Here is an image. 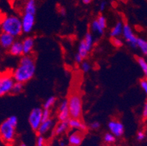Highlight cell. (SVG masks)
<instances>
[{
	"label": "cell",
	"instance_id": "obj_1",
	"mask_svg": "<svg viewBox=\"0 0 147 146\" xmlns=\"http://www.w3.org/2000/svg\"><path fill=\"white\" fill-rule=\"evenodd\" d=\"M35 60L32 55H23L19 64L12 73L16 82L26 83L32 80L35 74Z\"/></svg>",
	"mask_w": 147,
	"mask_h": 146
},
{
	"label": "cell",
	"instance_id": "obj_2",
	"mask_svg": "<svg viewBox=\"0 0 147 146\" xmlns=\"http://www.w3.org/2000/svg\"><path fill=\"white\" fill-rule=\"evenodd\" d=\"M0 28L2 32L10 34L15 38L21 36L23 33L21 18L14 15L5 17L0 24Z\"/></svg>",
	"mask_w": 147,
	"mask_h": 146
},
{
	"label": "cell",
	"instance_id": "obj_3",
	"mask_svg": "<svg viewBox=\"0 0 147 146\" xmlns=\"http://www.w3.org/2000/svg\"><path fill=\"white\" fill-rule=\"evenodd\" d=\"M16 128L9 124L7 120L0 124V140L7 145H12L15 142Z\"/></svg>",
	"mask_w": 147,
	"mask_h": 146
},
{
	"label": "cell",
	"instance_id": "obj_4",
	"mask_svg": "<svg viewBox=\"0 0 147 146\" xmlns=\"http://www.w3.org/2000/svg\"><path fill=\"white\" fill-rule=\"evenodd\" d=\"M68 100V109L70 118H81L83 112V102L78 94H73Z\"/></svg>",
	"mask_w": 147,
	"mask_h": 146
},
{
	"label": "cell",
	"instance_id": "obj_5",
	"mask_svg": "<svg viewBox=\"0 0 147 146\" xmlns=\"http://www.w3.org/2000/svg\"><path fill=\"white\" fill-rule=\"evenodd\" d=\"M15 82L12 74H0V97L11 94Z\"/></svg>",
	"mask_w": 147,
	"mask_h": 146
},
{
	"label": "cell",
	"instance_id": "obj_6",
	"mask_svg": "<svg viewBox=\"0 0 147 146\" xmlns=\"http://www.w3.org/2000/svg\"><path fill=\"white\" fill-rule=\"evenodd\" d=\"M42 109L40 108H34L31 110L29 113V124L30 125L31 129L34 132H37L41 123L42 122Z\"/></svg>",
	"mask_w": 147,
	"mask_h": 146
},
{
	"label": "cell",
	"instance_id": "obj_7",
	"mask_svg": "<svg viewBox=\"0 0 147 146\" xmlns=\"http://www.w3.org/2000/svg\"><path fill=\"white\" fill-rule=\"evenodd\" d=\"M124 39L130 45L131 48H137L138 37L135 34L133 29L128 24H125L123 26L122 34Z\"/></svg>",
	"mask_w": 147,
	"mask_h": 146
},
{
	"label": "cell",
	"instance_id": "obj_8",
	"mask_svg": "<svg viewBox=\"0 0 147 146\" xmlns=\"http://www.w3.org/2000/svg\"><path fill=\"white\" fill-rule=\"evenodd\" d=\"M23 33L29 34L33 30L35 24V15L24 13L21 18Z\"/></svg>",
	"mask_w": 147,
	"mask_h": 146
},
{
	"label": "cell",
	"instance_id": "obj_9",
	"mask_svg": "<svg viewBox=\"0 0 147 146\" xmlns=\"http://www.w3.org/2000/svg\"><path fill=\"white\" fill-rule=\"evenodd\" d=\"M109 132L113 134L116 137H120L125 133V126L119 120L113 119L108 124Z\"/></svg>",
	"mask_w": 147,
	"mask_h": 146
},
{
	"label": "cell",
	"instance_id": "obj_10",
	"mask_svg": "<svg viewBox=\"0 0 147 146\" xmlns=\"http://www.w3.org/2000/svg\"><path fill=\"white\" fill-rule=\"evenodd\" d=\"M84 132L78 130H74L68 135V145L69 146H80L84 139Z\"/></svg>",
	"mask_w": 147,
	"mask_h": 146
},
{
	"label": "cell",
	"instance_id": "obj_11",
	"mask_svg": "<svg viewBox=\"0 0 147 146\" xmlns=\"http://www.w3.org/2000/svg\"><path fill=\"white\" fill-rule=\"evenodd\" d=\"M57 118L59 121H67L69 118V112L68 109V100L65 99L61 102L58 108Z\"/></svg>",
	"mask_w": 147,
	"mask_h": 146
},
{
	"label": "cell",
	"instance_id": "obj_12",
	"mask_svg": "<svg viewBox=\"0 0 147 146\" xmlns=\"http://www.w3.org/2000/svg\"><path fill=\"white\" fill-rule=\"evenodd\" d=\"M16 38L9 34H7L5 32L0 33V46L2 49L8 50L10 47L13 45L15 42Z\"/></svg>",
	"mask_w": 147,
	"mask_h": 146
},
{
	"label": "cell",
	"instance_id": "obj_13",
	"mask_svg": "<svg viewBox=\"0 0 147 146\" xmlns=\"http://www.w3.org/2000/svg\"><path fill=\"white\" fill-rule=\"evenodd\" d=\"M69 128L73 129L74 130L81 131L83 132H85V131L87 130L88 126L84 122H83L81 118H69L67 120Z\"/></svg>",
	"mask_w": 147,
	"mask_h": 146
},
{
	"label": "cell",
	"instance_id": "obj_14",
	"mask_svg": "<svg viewBox=\"0 0 147 146\" xmlns=\"http://www.w3.org/2000/svg\"><path fill=\"white\" fill-rule=\"evenodd\" d=\"M21 42L24 55H31L34 47V39L32 37H27Z\"/></svg>",
	"mask_w": 147,
	"mask_h": 146
},
{
	"label": "cell",
	"instance_id": "obj_15",
	"mask_svg": "<svg viewBox=\"0 0 147 146\" xmlns=\"http://www.w3.org/2000/svg\"><path fill=\"white\" fill-rule=\"evenodd\" d=\"M8 51L10 55L13 56H22L23 53V47L22 42L20 40H15L13 45L10 47Z\"/></svg>",
	"mask_w": 147,
	"mask_h": 146
},
{
	"label": "cell",
	"instance_id": "obj_16",
	"mask_svg": "<svg viewBox=\"0 0 147 146\" xmlns=\"http://www.w3.org/2000/svg\"><path fill=\"white\" fill-rule=\"evenodd\" d=\"M53 124H54V123H53V120L51 118L45 120V121H42L37 131L38 135H42L43 136L44 135L47 134L53 128Z\"/></svg>",
	"mask_w": 147,
	"mask_h": 146
},
{
	"label": "cell",
	"instance_id": "obj_17",
	"mask_svg": "<svg viewBox=\"0 0 147 146\" xmlns=\"http://www.w3.org/2000/svg\"><path fill=\"white\" fill-rule=\"evenodd\" d=\"M68 129H69V126H68L67 121H59L53 129V135L55 136L63 135L68 130Z\"/></svg>",
	"mask_w": 147,
	"mask_h": 146
},
{
	"label": "cell",
	"instance_id": "obj_18",
	"mask_svg": "<svg viewBox=\"0 0 147 146\" xmlns=\"http://www.w3.org/2000/svg\"><path fill=\"white\" fill-rule=\"evenodd\" d=\"M123 26H124V24L121 21L117 22V24H115L113 27L111 29V30L110 37L111 38H113V37H119L122 34Z\"/></svg>",
	"mask_w": 147,
	"mask_h": 146
},
{
	"label": "cell",
	"instance_id": "obj_19",
	"mask_svg": "<svg viewBox=\"0 0 147 146\" xmlns=\"http://www.w3.org/2000/svg\"><path fill=\"white\" fill-rule=\"evenodd\" d=\"M24 13H29V14L35 15L36 10H37V6H36L35 0H27L24 6Z\"/></svg>",
	"mask_w": 147,
	"mask_h": 146
},
{
	"label": "cell",
	"instance_id": "obj_20",
	"mask_svg": "<svg viewBox=\"0 0 147 146\" xmlns=\"http://www.w3.org/2000/svg\"><path fill=\"white\" fill-rule=\"evenodd\" d=\"M90 29L93 33L97 34V35H102L105 32V30L100 26V25L98 24L96 19L91 23Z\"/></svg>",
	"mask_w": 147,
	"mask_h": 146
},
{
	"label": "cell",
	"instance_id": "obj_21",
	"mask_svg": "<svg viewBox=\"0 0 147 146\" xmlns=\"http://www.w3.org/2000/svg\"><path fill=\"white\" fill-rule=\"evenodd\" d=\"M82 40L84 41V44L86 45V48L89 50V51H91L92 49V47H93V45H94V37H93L92 33L91 32L86 33V34H85Z\"/></svg>",
	"mask_w": 147,
	"mask_h": 146
},
{
	"label": "cell",
	"instance_id": "obj_22",
	"mask_svg": "<svg viewBox=\"0 0 147 146\" xmlns=\"http://www.w3.org/2000/svg\"><path fill=\"white\" fill-rule=\"evenodd\" d=\"M89 52L90 51H89V49L86 48V45L84 44V41H83V40H81L79 43V45H78V53H78V54L81 56V58L84 60L85 59L87 58V56H88V55H89Z\"/></svg>",
	"mask_w": 147,
	"mask_h": 146
},
{
	"label": "cell",
	"instance_id": "obj_23",
	"mask_svg": "<svg viewBox=\"0 0 147 146\" xmlns=\"http://www.w3.org/2000/svg\"><path fill=\"white\" fill-rule=\"evenodd\" d=\"M136 60L137 61V63L138 64V65L140 66V67L142 69L144 74L145 75V76L147 75V62L146 60L145 59L144 57L140 56H136Z\"/></svg>",
	"mask_w": 147,
	"mask_h": 146
},
{
	"label": "cell",
	"instance_id": "obj_24",
	"mask_svg": "<svg viewBox=\"0 0 147 146\" xmlns=\"http://www.w3.org/2000/svg\"><path fill=\"white\" fill-rule=\"evenodd\" d=\"M137 48L141 50V53L144 56H147V42L146 40H144L141 37H138L137 40Z\"/></svg>",
	"mask_w": 147,
	"mask_h": 146
},
{
	"label": "cell",
	"instance_id": "obj_25",
	"mask_svg": "<svg viewBox=\"0 0 147 146\" xmlns=\"http://www.w3.org/2000/svg\"><path fill=\"white\" fill-rule=\"evenodd\" d=\"M56 102H57V98L55 96H50L47 100H45V102L43 104V109L46 110H51V108L55 104Z\"/></svg>",
	"mask_w": 147,
	"mask_h": 146
},
{
	"label": "cell",
	"instance_id": "obj_26",
	"mask_svg": "<svg viewBox=\"0 0 147 146\" xmlns=\"http://www.w3.org/2000/svg\"><path fill=\"white\" fill-rule=\"evenodd\" d=\"M116 140H117V137H116L113 134L111 133V132H107V133H105V135H104L103 141L105 142L108 145L114 143L115 142H116Z\"/></svg>",
	"mask_w": 147,
	"mask_h": 146
},
{
	"label": "cell",
	"instance_id": "obj_27",
	"mask_svg": "<svg viewBox=\"0 0 147 146\" xmlns=\"http://www.w3.org/2000/svg\"><path fill=\"white\" fill-rule=\"evenodd\" d=\"M24 84L21 83L15 82L13 87V89H12L11 94H21L24 91Z\"/></svg>",
	"mask_w": 147,
	"mask_h": 146
},
{
	"label": "cell",
	"instance_id": "obj_28",
	"mask_svg": "<svg viewBox=\"0 0 147 146\" xmlns=\"http://www.w3.org/2000/svg\"><path fill=\"white\" fill-rule=\"evenodd\" d=\"M96 20H97L98 24L100 25V26H101L104 30H105L107 28V19L105 16H104L103 15H99L97 16V18H96Z\"/></svg>",
	"mask_w": 147,
	"mask_h": 146
},
{
	"label": "cell",
	"instance_id": "obj_29",
	"mask_svg": "<svg viewBox=\"0 0 147 146\" xmlns=\"http://www.w3.org/2000/svg\"><path fill=\"white\" fill-rule=\"evenodd\" d=\"M111 42L112 45L115 47V48H120L124 45V42L119 37H113L111 39Z\"/></svg>",
	"mask_w": 147,
	"mask_h": 146
},
{
	"label": "cell",
	"instance_id": "obj_30",
	"mask_svg": "<svg viewBox=\"0 0 147 146\" xmlns=\"http://www.w3.org/2000/svg\"><path fill=\"white\" fill-rule=\"evenodd\" d=\"M81 69L84 73H87V72H89L91 70L92 66H91L90 63L89 61L84 60L81 64Z\"/></svg>",
	"mask_w": 147,
	"mask_h": 146
},
{
	"label": "cell",
	"instance_id": "obj_31",
	"mask_svg": "<svg viewBox=\"0 0 147 146\" xmlns=\"http://www.w3.org/2000/svg\"><path fill=\"white\" fill-rule=\"evenodd\" d=\"M6 120L8 121L9 124H10L13 126L16 127V128L17 126H18V118H17L16 116H10V117H9L7 119H6Z\"/></svg>",
	"mask_w": 147,
	"mask_h": 146
},
{
	"label": "cell",
	"instance_id": "obj_32",
	"mask_svg": "<svg viewBox=\"0 0 147 146\" xmlns=\"http://www.w3.org/2000/svg\"><path fill=\"white\" fill-rule=\"evenodd\" d=\"M51 110H46L43 109L42 110V121L47 120L51 118Z\"/></svg>",
	"mask_w": 147,
	"mask_h": 146
},
{
	"label": "cell",
	"instance_id": "obj_33",
	"mask_svg": "<svg viewBox=\"0 0 147 146\" xmlns=\"http://www.w3.org/2000/svg\"><path fill=\"white\" fill-rule=\"evenodd\" d=\"M146 137V135L145 131L144 130H139L138 132L137 135H136V139H137L138 141L142 142L144 140H145Z\"/></svg>",
	"mask_w": 147,
	"mask_h": 146
},
{
	"label": "cell",
	"instance_id": "obj_34",
	"mask_svg": "<svg viewBox=\"0 0 147 146\" xmlns=\"http://www.w3.org/2000/svg\"><path fill=\"white\" fill-rule=\"evenodd\" d=\"M139 85L141 86V89L144 92V93L147 94V79L146 77L141 79L139 81Z\"/></svg>",
	"mask_w": 147,
	"mask_h": 146
},
{
	"label": "cell",
	"instance_id": "obj_35",
	"mask_svg": "<svg viewBox=\"0 0 147 146\" xmlns=\"http://www.w3.org/2000/svg\"><path fill=\"white\" fill-rule=\"evenodd\" d=\"M36 145H45V139L42 135H38L37 137Z\"/></svg>",
	"mask_w": 147,
	"mask_h": 146
},
{
	"label": "cell",
	"instance_id": "obj_36",
	"mask_svg": "<svg viewBox=\"0 0 147 146\" xmlns=\"http://www.w3.org/2000/svg\"><path fill=\"white\" fill-rule=\"evenodd\" d=\"M100 126H101V124L99 121H94L89 125V128L92 130H97L98 129L100 128Z\"/></svg>",
	"mask_w": 147,
	"mask_h": 146
},
{
	"label": "cell",
	"instance_id": "obj_37",
	"mask_svg": "<svg viewBox=\"0 0 147 146\" xmlns=\"http://www.w3.org/2000/svg\"><path fill=\"white\" fill-rule=\"evenodd\" d=\"M142 118L145 121L147 118V102H145L142 110Z\"/></svg>",
	"mask_w": 147,
	"mask_h": 146
},
{
	"label": "cell",
	"instance_id": "obj_38",
	"mask_svg": "<svg viewBox=\"0 0 147 146\" xmlns=\"http://www.w3.org/2000/svg\"><path fill=\"white\" fill-rule=\"evenodd\" d=\"M106 5H107V2L105 1H102V2H100V6H99V9L101 12L104 11L105 10V8H106Z\"/></svg>",
	"mask_w": 147,
	"mask_h": 146
},
{
	"label": "cell",
	"instance_id": "obj_39",
	"mask_svg": "<svg viewBox=\"0 0 147 146\" xmlns=\"http://www.w3.org/2000/svg\"><path fill=\"white\" fill-rule=\"evenodd\" d=\"M75 61H76V62L77 63V64H81V62H82L83 61H84V59H83L82 58H81V56H80L78 53H76V56H75Z\"/></svg>",
	"mask_w": 147,
	"mask_h": 146
},
{
	"label": "cell",
	"instance_id": "obj_40",
	"mask_svg": "<svg viewBox=\"0 0 147 146\" xmlns=\"http://www.w3.org/2000/svg\"><path fill=\"white\" fill-rule=\"evenodd\" d=\"M59 13L61 14V15L65 16V15H66V14H67V11L64 7H61L59 9Z\"/></svg>",
	"mask_w": 147,
	"mask_h": 146
},
{
	"label": "cell",
	"instance_id": "obj_41",
	"mask_svg": "<svg viewBox=\"0 0 147 146\" xmlns=\"http://www.w3.org/2000/svg\"><path fill=\"white\" fill-rule=\"evenodd\" d=\"M92 2V0H82V2L84 5H89Z\"/></svg>",
	"mask_w": 147,
	"mask_h": 146
},
{
	"label": "cell",
	"instance_id": "obj_42",
	"mask_svg": "<svg viewBox=\"0 0 147 146\" xmlns=\"http://www.w3.org/2000/svg\"><path fill=\"white\" fill-rule=\"evenodd\" d=\"M59 145L60 146H66V143L64 140H61L59 142Z\"/></svg>",
	"mask_w": 147,
	"mask_h": 146
},
{
	"label": "cell",
	"instance_id": "obj_43",
	"mask_svg": "<svg viewBox=\"0 0 147 146\" xmlns=\"http://www.w3.org/2000/svg\"><path fill=\"white\" fill-rule=\"evenodd\" d=\"M19 146H27V145H26L25 143H21V144L19 145Z\"/></svg>",
	"mask_w": 147,
	"mask_h": 146
},
{
	"label": "cell",
	"instance_id": "obj_44",
	"mask_svg": "<svg viewBox=\"0 0 147 146\" xmlns=\"http://www.w3.org/2000/svg\"><path fill=\"white\" fill-rule=\"evenodd\" d=\"M2 48H1V46H0V54H1V53H2Z\"/></svg>",
	"mask_w": 147,
	"mask_h": 146
},
{
	"label": "cell",
	"instance_id": "obj_45",
	"mask_svg": "<svg viewBox=\"0 0 147 146\" xmlns=\"http://www.w3.org/2000/svg\"><path fill=\"white\" fill-rule=\"evenodd\" d=\"M120 1H121V2H127V0H120Z\"/></svg>",
	"mask_w": 147,
	"mask_h": 146
},
{
	"label": "cell",
	"instance_id": "obj_46",
	"mask_svg": "<svg viewBox=\"0 0 147 146\" xmlns=\"http://www.w3.org/2000/svg\"><path fill=\"white\" fill-rule=\"evenodd\" d=\"M36 146H45V145H36Z\"/></svg>",
	"mask_w": 147,
	"mask_h": 146
},
{
	"label": "cell",
	"instance_id": "obj_47",
	"mask_svg": "<svg viewBox=\"0 0 147 146\" xmlns=\"http://www.w3.org/2000/svg\"><path fill=\"white\" fill-rule=\"evenodd\" d=\"M104 146H110V145H104Z\"/></svg>",
	"mask_w": 147,
	"mask_h": 146
}]
</instances>
